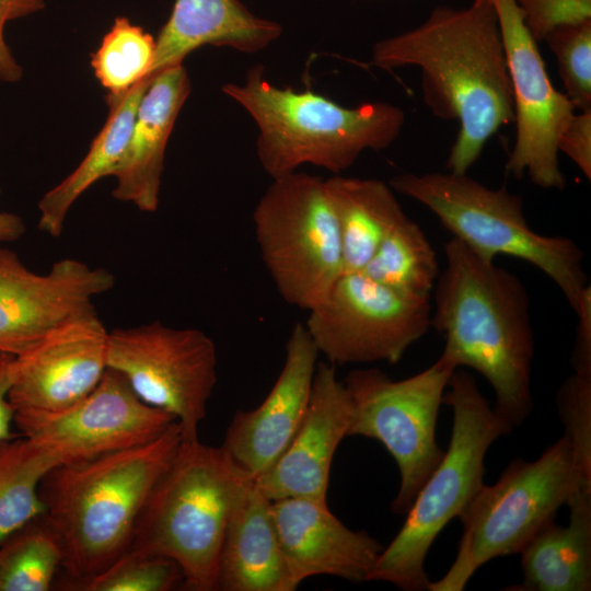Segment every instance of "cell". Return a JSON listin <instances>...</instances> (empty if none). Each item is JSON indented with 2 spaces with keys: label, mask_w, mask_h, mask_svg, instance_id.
<instances>
[{
  "label": "cell",
  "mask_w": 591,
  "mask_h": 591,
  "mask_svg": "<svg viewBox=\"0 0 591 591\" xmlns=\"http://www.w3.org/2000/svg\"><path fill=\"white\" fill-rule=\"evenodd\" d=\"M154 53L155 38L118 16L91 55V66L107 94L120 95L149 76Z\"/></svg>",
  "instance_id": "f1b7e54d"
},
{
  "label": "cell",
  "mask_w": 591,
  "mask_h": 591,
  "mask_svg": "<svg viewBox=\"0 0 591 591\" xmlns=\"http://www.w3.org/2000/svg\"><path fill=\"white\" fill-rule=\"evenodd\" d=\"M442 403L453 413L449 448L417 494L403 526L383 547L368 581L389 582L403 591L428 590L425 560L431 545L484 486L490 445L513 429L463 369L453 372Z\"/></svg>",
  "instance_id": "8992f818"
},
{
  "label": "cell",
  "mask_w": 591,
  "mask_h": 591,
  "mask_svg": "<svg viewBox=\"0 0 591 591\" xmlns=\"http://www.w3.org/2000/svg\"><path fill=\"white\" fill-rule=\"evenodd\" d=\"M503 40L513 100L515 140L506 170L544 189H564L558 139L575 106L552 83L545 62L514 0H490Z\"/></svg>",
  "instance_id": "4fadbf2b"
},
{
  "label": "cell",
  "mask_w": 591,
  "mask_h": 591,
  "mask_svg": "<svg viewBox=\"0 0 591 591\" xmlns=\"http://www.w3.org/2000/svg\"><path fill=\"white\" fill-rule=\"evenodd\" d=\"M114 285L109 270L74 258L37 274L16 253L0 247V351L23 354L57 325L95 310L93 298Z\"/></svg>",
  "instance_id": "9a60e30c"
},
{
  "label": "cell",
  "mask_w": 591,
  "mask_h": 591,
  "mask_svg": "<svg viewBox=\"0 0 591 591\" xmlns=\"http://www.w3.org/2000/svg\"><path fill=\"white\" fill-rule=\"evenodd\" d=\"M343 252V274L359 273L407 215L390 184L335 174L324 179Z\"/></svg>",
  "instance_id": "cb8c5ba5"
},
{
  "label": "cell",
  "mask_w": 591,
  "mask_h": 591,
  "mask_svg": "<svg viewBox=\"0 0 591 591\" xmlns=\"http://www.w3.org/2000/svg\"><path fill=\"white\" fill-rule=\"evenodd\" d=\"M591 490L575 466L563 436L535 461L513 460L494 485L479 489L459 515L463 532L445 575L428 591H462L473 575L497 557L519 554L577 491Z\"/></svg>",
  "instance_id": "ba28073f"
},
{
  "label": "cell",
  "mask_w": 591,
  "mask_h": 591,
  "mask_svg": "<svg viewBox=\"0 0 591 591\" xmlns=\"http://www.w3.org/2000/svg\"><path fill=\"white\" fill-rule=\"evenodd\" d=\"M394 192L428 208L455 237L479 256L520 258L544 273L577 313L591 292L579 245L564 235L531 229L522 198L490 188L467 173H402L389 182Z\"/></svg>",
  "instance_id": "52a82bcc"
},
{
  "label": "cell",
  "mask_w": 591,
  "mask_h": 591,
  "mask_svg": "<svg viewBox=\"0 0 591 591\" xmlns=\"http://www.w3.org/2000/svg\"><path fill=\"white\" fill-rule=\"evenodd\" d=\"M304 326L334 366L397 363L431 327V301L404 296L362 273L343 274L308 311Z\"/></svg>",
  "instance_id": "7c38bea8"
},
{
  "label": "cell",
  "mask_w": 591,
  "mask_h": 591,
  "mask_svg": "<svg viewBox=\"0 0 591 591\" xmlns=\"http://www.w3.org/2000/svg\"><path fill=\"white\" fill-rule=\"evenodd\" d=\"M222 92L239 103L257 125L256 154L271 179L303 164L340 174L366 150H382L401 135L404 111L387 102L345 107L311 90L278 88L264 67L251 68L243 83Z\"/></svg>",
  "instance_id": "277c9868"
},
{
  "label": "cell",
  "mask_w": 591,
  "mask_h": 591,
  "mask_svg": "<svg viewBox=\"0 0 591 591\" xmlns=\"http://www.w3.org/2000/svg\"><path fill=\"white\" fill-rule=\"evenodd\" d=\"M153 77H147L120 95L106 94L107 119L81 163L39 200L38 229L59 237L76 200L99 179L112 176L125 153L139 102Z\"/></svg>",
  "instance_id": "d4e9b609"
},
{
  "label": "cell",
  "mask_w": 591,
  "mask_h": 591,
  "mask_svg": "<svg viewBox=\"0 0 591 591\" xmlns=\"http://www.w3.org/2000/svg\"><path fill=\"white\" fill-rule=\"evenodd\" d=\"M174 421L172 414L144 403L111 368L91 393L68 408L14 414L21 436L55 447L66 462L146 444Z\"/></svg>",
  "instance_id": "5bb4252c"
},
{
  "label": "cell",
  "mask_w": 591,
  "mask_h": 591,
  "mask_svg": "<svg viewBox=\"0 0 591 591\" xmlns=\"http://www.w3.org/2000/svg\"><path fill=\"white\" fill-rule=\"evenodd\" d=\"M445 266L433 288L431 326L444 338L441 354L491 385L494 409L513 428L533 409L535 351L530 297L521 279L455 237L444 244Z\"/></svg>",
  "instance_id": "7a4b0ae2"
},
{
  "label": "cell",
  "mask_w": 591,
  "mask_h": 591,
  "mask_svg": "<svg viewBox=\"0 0 591 591\" xmlns=\"http://www.w3.org/2000/svg\"><path fill=\"white\" fill-rule=\"evenodd\" d=\"M320 352L303 323L293 325L286 344L282 369L254 409L237 410L222 447L254 479L282 455L305 415Z\"/></svg>",
  "instance_id": "e0dca14e"
},
{
  "label": "cell",
  "mask_w": 591,
  "mask_h": 591,
  "mask_svg": "<svg viewBox=\"0 0 591 591\" xmlns=\"http://www.w3.org/2000/svg\"><path fill=\"white\" fill-rule=\"evenodd\" d=\"M183 573L172 559L127 549L101 572L68 586L80 591H170L183 588Z\"/></svg>",
  "instance_id": "f546056e"
},
{
  "label": "cell",
  "mask_w": 591,
  "mask_h": 591,
  "mask_svg": "<svg viewBox=\"0 0 591 591\" xmlns=\"http://www.w3.org/2000/svg\"><path fill=\"white\" fill-rule=\"evenodd\" d=\"M253 482L222 445L183 438L137 519L128 549L174 560L185 590H217L224 532Z\"/></svg>",
  "instance_id": "5b68a950"
},
{
  "label": "cell",
  "mask_w": 591,
  "mask_h": 591,
  "mask_svg": "<svg viewBox=\"0 0 591 591\" xmlns=\"http://www.w3.org/2000/svg\"><path fill=\"white\" fill-rule=\"evenodd\" d=\"M456 368L440 356L424 371L392 380L379 369H356L344 379L351 402L347 437L378 440L395 460L401 483L391 508L406 514L444 451L436 426L444 392Z\"/></svg>",
  "instance_id": "30bf717a"
},
{
  "label": "cell",
  "mask_w": 591,
  "mask_h": 591,
  "mask_svg": "<svg viewBox=\"0 0 591 591\" xmlns=\"http://www.w3.org/2000/svg\"><path fill=\"white\" fill-rule=\"evenodd\" d=\"M182 441L174 421L146 444L62 462L44 475L43 517L61 549L65 587L101 572L129 548L137 519Z\"/></svg>",
  "instance_id": "3957f363"
},
{
  "label": "cell",
  "mask_w": 591,
  "mask_h": 591,
  "mask_svg": "<svg viewBox=\"0 0 591 591\" xmlns=\"http://www.w3.org/2000/svg\"><path fill=\"white\" fill-rule=\"evenodd\" d=\"M217 590L292 591L270 500L255 479L228 522L218 560Z\"/></svg>",
  "instance_id": "7402d4cb"
},
{
  "label": "cell",
  "mask_w": 591,
  "mask_h": 591,
  "mask_svg": "<svg viewBox=\"0 0 591 591\" xmlns=\"http://www.w3.org/2000/svg\"><path fill=\"white\" fill-rule=\"evenodd\" d=\"M281 34L279 23L255 15L240 0H175L155 38L148 77L183 63L188 54L204 45L253 54L267 48Z\"/></svg>",
  "instance_id": "44dd1931"
},
{
  "label": "cell",
  "mask_w": 591,
  "mask_h": 591,
  "mask_svg": "<svg viewBox=\"0 0 591 591\" xmlns=\"http://www.w3.org/2000/svg\"><path fill=\"white\" fill-rule=\"evenodd\" d=\"M372 62L420 70L424 103L460 129L447 167L466 173L487 141L513 121L512 89L496 10L490 0L463 9L437 7L417 27L373 45Z\"/></svg>",
  "instance_id": "6da1fadb"
},
{
  "label": "cell",
  "mask_w": 591,
  "mask_h": 591,
  "mask_svg": "<svg viewBox=\"0 0 591 591\" xmlns=\"http://www.w3.org/2000/svg\"><path fill=\"white\" fill-rule=\"evenodd\" d=\"M569 521L544 525L521 549L522 581L508 591L591 590V490L568 500Z\"/></svg>",
  "instance_id": "603a6c76"
},
{
  "label": "cell",
  "mask_w": 591,
  "mask_h": 591,
  "mask_svg": "<svg viewBox=\"0 0 591 591\" xmlns=\"http://www.w3.org/2000/svg\"><path fill=\"white\" fill-rule=\"evenodd\" d=\"M217 366L216 345L198 328L154 321L108 332L107 368L119 372L144 403L172 414L186 440L198 439Z\"/></svg>",
  "instance_id": "8fae6325"
},
{
  "label": "cell",
  "mask_w": 591,
  "mask_h": 591,
  "mask_svg": "<svg viewBox=\"0 0 591 591\" xmlns=\"http://www.w3.org/2000/svg\"><path fill=\"white\" fill-rule=\"evenodd\" d=\"M61 549L43 514L0 542V591H48Z\"/></svg>",
  "instance_id": "83f0119b"
},
{
  "label": "cell",
  "mask_w": 591,
  "mask_h": 591,
  "mask_svg": "<svg viewBox=\"0 0 591 591\" xmlns=\"http://www.w3.org/2000/svg\"><path fill=\"white\" fill-rule=\"evenodd\" d=\"M13 359L14 356L0 351V443L19 437L12 431L14 410L9 402Z\"/></svg>",
  "instance_id": "d590c367"
},
{
  "label": "cell",
  "mask_w": 591,
  "mask_h": 591,
  "mask_svg": "<svg viewBox=\"0 0 591 591\" xmlns=\"http://www.w3.org/2000/svg\"><path fill=\"white\" fill-rule=\"evenodd\" d=\"M532 38L544 40L553 30L591 20V0H514Z\"/></svg>",
  "instance_id": "d6a6232c"
},
{
  "label": "cell",
  "mask_w": 591,
  "mask_h": 591,
  "mask_svg": "<svg viewBox=\"0 0 591 591\" xmlns=\"http://www.w3.org/2000/svg\"><path fill=\"white\" fill-rule=\"evenodd\" d=\"M270 510L292 591L321 575L368 581L383 549L369 533L347 528L322 501L279 499Z\"/></svg>",
  "instance_id": "d6986e66"
},
{
  "label": "cell",
  "mask_w": 591,
  "mask_h": 591,
  "mask_svg": "<svg viewBox=\"0 0 591 591\" xmlns=\"http://www.w3.org/2000/svg\"><path fill=\"white\" fill-rule=\"evenodd\" d=\"M24 233L25 224L20 216L12 212L0 211V244L14 242L23 236Z\"/></svg>",
  "instance_id": "8d00e7d4"
},
{
  "label": "cell",
  "mask_w": 591,
  "mask_h": 591,
  "mask_svg": "<svg viewBox=\"0 0 591 591\" xmlns=\"http://www.w3.org/2000/svg\"><path fill=\"white\" fill-rule=\"evenodd\" d=\"M45 7L44 0H0V80L15 83L23 77V69L4 39L7 23L34 14Z\"/></svg>",
  "instance_id": "836d02e7"
},
{
  "label": "cell",
  "mask_w": 591,
  "mask_h": 591,
  "mask_svg": "<svg viewBox=\"0 0 591 591\" xmlns=\"http://www.w3.org/2000/svg\"><path fill=\"white\" fill-rule=\"evenodd\" d=\"M107 338L93 310L62 322L14 356L9 390L14 414L58 412L91 393L107 369Z\"/></svg>",
  "instance_id": "2e32d148"
},
{
  "label": "cell",
  "mask_w": 591,
  "mask_h": 591,
  "mask_svg": "<svg viewBox=\"0 0 591 591\" xmlns=\"http://www.w3.org/2000/svg\"><path fill=\"white\" fill-rule=\"evenodd\" d=\"M558 152L569 157L591 179V109L575 113L558 139Z\"/></svg>",
  "instance_id": "e575fe53"
},
{
  "label": "cell",
  "mask_w": 591,
  "mask_h": 591,
  "mask_svg": "<svg viewBox=\"0 0 591 591\" xmlns=\"http://www.w3.org/2000/svg\"><path fill=\"white\" fill-rule=\"evenodd\" d=\"M351 402L329 362L317 363L309 405L288 448L276 463L255 479L270 501L304 498L326 502L336 449L347 437Z\"/></svg>",
  "instance_id": "ac0fdd59"
},
{
  "label": "cell",
  "mask_w": 591,
  "mask_h": 591,
  "mask_svg": "<svg viewBox=\"0 0 591 591\" xmlns=\"http://www.w3.org/2000/svg\"><path fill=\"white\" fill-rule=\"evenodd\" d=\"M359 273L404 296L430 300L440 269L421 227L407 217L387 234Z\"/></svg>",
  "instance_id": "4316f807"
},
{
  "label": "cell",
  "mask_w": 591,
  "mask_h": 591,
  "mask_svg": "<svg viewBox=\"0 0 591 591\" xmlns=\"http://www.w3.org/2000/svg\"><path fill=\"white\" fill-rule=\"evenodd\" d=\"M190 88L183 63L153 76L139 102L123 159L112 174L114 198L144 212L157 211L166 144Z\"/></svg>",
  "instance_id": "ffe728a7"
},
{
  "label": "cell",
  "mask_w": 591,
  "mask_h": 591,
  "mask_svg": "<svg viewBox=\"0 0 591 591\" xmlns=\"http://www.w3.org/2000/svg\"><path fill=\"white\" fill-rule=\"evenodd\" d=\"M544 40L557 60L565 94L576 109H591V20L557 27Z\"/></svg>",
  "instance_id": "1f68e13d"
},
{
  "label": "cell",
  "mask_w": 591,
  "mask_h": 591,
  "mask_svg": "<svg viewBox=\"0 0 591 591\" xmlns=\"http://www.w3.org/2000/svg\"><path fill=\"white\" fill-rule=\"evenodd\" d=\"M263 263L282 300L310 311L343 275L337 221L324 179L302 172L274 178L253 211Z\"/></svg>",
  "instance_id": "9c48e42d"
},
{
  "label": "cell",
  "mask_w": 591,
  "mask_h": 591,
  "mask_svg": "<svg viewBox=\"0 0 591 591\" xmlns=\"http://www.w3.org/2000/svg\"><path fill=\"white\" fill-rule=\"evenodd\" d=\"M62 462L59 450L32 438L0 443V542L44 513L39 483Z\"/></svg>",
  "instance_id": "484cf974"
},
{
  "label": "cell",
  "mask_w": 591,
  "mask_h": 591,
  "mask_svg": "<svg viewBox=\"0 0 591 591\" xmlns=\"http://www.w3.org/2000/svg\"><path fill=\"white\" fill-rule=\"evenodd\" d=\"M573 373L557 392L556 404L580 479L591 484V357H571Z\"/></svg>",
  "instance_id": "4dcf8cb0"
}]
</instances>
